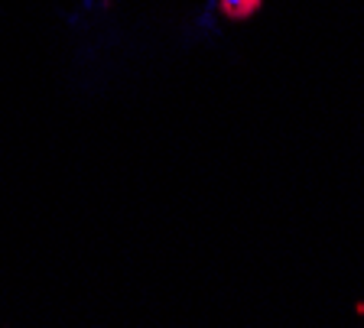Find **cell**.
Wrapping results in <instances>:
<instances>
[{
    "instance_id": "cell-1",
    "label": "cell",
    "mask_w": 364,
    "mask_h": 328,
    "mask_svg": "<svg viewBox=\"0 0 364 328\" xmlns=\"http://www.w3.org/2000/svg\"><path fill=\"white\" fill-rule=\"evenodd\" d=\"M260 7V0H221V10L228 16H250Z\"/></svg>"
}]
</instances>
